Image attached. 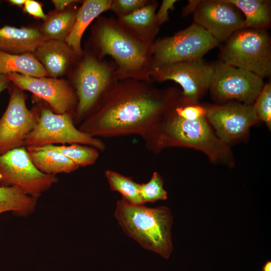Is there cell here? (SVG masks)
Listing matches in <instances>:
<instances>
[{
    "label": "cell",
    "instance_id": "obj_35",
    "mask_svg": "<svg viewBox=\"0 0 271 271\" xmlns=\"http://www.w3.org/2000/svg\"><path fill=\"white\" fill-rule=\"evenodd\" d=\"M8 2L13 5L22 7L24 5L26 0H10Z\"/></svg>",
    "mask_w": 271,
    "mask_h": 271
},
{
    "label": "cell",
    "instance_id": "obj_34",
    "mask_svg": "<svg viewBox=\"0 0 271 271\" xmlns=\"http://www.w3.org/2000/svg\"><path fill=\"white\" fill-rule=\"evenodd\" d=\"M10 81L5 75L0 74V93L6 89H8Z\"/></svg>",
    "mask_w": 271,
    "mask_h": 271
},
{
    "label": "cell",
    "instance_id": "obj_33",
    "mask_svg": "<svg viewBox=\"0 0 271 271\" xmlns=\"http://www.w3.org/2000/svg\"><path fill=\"white\" fill-rule=\"evenodd\" d=\"M52 2L57 11H62L65 10L68 6L78 1L74 0H53Z\"/></svg>",
    "mask_w": 271,
    "mask_h": 271
},
{
    "label": "cell",
    "instance_id": "obj_8",
    "mask_svg": "<svg viewBox=\"0 0 271 271\" xmlns=\"http://www.w3.org/2000/svg\"><path fill=\"white\" fill-rule=\"evenodd\" d=\"M57 144H78L91 146L99 151L105 149L104 143L80 131L70 113L57 114L51 108L40 107L38 121L26 137L24 146L43 147Z\"/></svg>",
    "mask_w": 271,
    "mask_h": 271
},
{
    "label": "cell",
    "instance_id": "obj_25",
    "mask_svg": "<svg viewBox=\"0 0 271 271\" xmlns=\"http://www.w3.org/2000/svg\"><path fill=\"white\" fill-rule=\"evenodd\" d=\"M104 175L111 190L119 193L122 198L131 204H145L140 194L141 184L135 182L132 177L123 176L111 170H106Z\"/></svg>",
    "mask_w": 271,
    "mask_h": 271
},
{
    "label": "cell",
    "instance_id": "obj_29",
    "mask_svg": "<svg viewBox=\"0 0 271 271\" xmlns=\"http://www.w3.org/2000/svg\"><path fill=\"white\" fill-rule=\"evenodd\" d=\"M147 0H112L110 10L117 18L128 15L147 5Z\"/></svg>",
    "mask_w": 271,
    "mask_h": 271
},
{
    "label": "cell",
    "instance_id": "obj_10",
    "mask_svg": "<svg viewBox=\"0 0 271 271\" xmlns=\"http://www.w3.org/2000/svg\"><path fill=\"white\" fill-rule=\"evenodd\" d=\"M212 66L209 90L213 99L220 102L235 100L246 104L254 103L264 85L263 78L221 61Z\"/></svg>",
    "mask_w": 271,
    "mask_h": 271
},
{
    "label": "cell",
    "instance_id": "obj_3",
    "mask_svg": "<svg viewBox=\"0 0 271 271\" xmlns=\"http://www.w3.org/2000/svg\"><path fill=\"white\" fill-rule=\"evenodd\" d=\"M170 107L143 140L150 151L159 154L170 147L192 148L203 152L212 163L234 167L231 149L218 138L206 116L186 119Z\"/></svg>",
    "mask_w": 271,
    "mask_h": 271
},
{
    "label": "cell",
    "instance_id": "obj_28",
    "mask_svg": "<svg viewBox=\"0 0 271 271\" xmlns=\"http://www.w3.org/2000/svg\"><path fill=\"white\" fill-rule=\"evenodd\" d=\"M253 106L259 121H263L270 129L271 83L270 82L263 85Z\"/></svg>",
    "mask_w": 271,
    "mask_h": 271
},
{
    "label": "cell",
    "instance_id": "obj_30",
    "mask_svg": "<svg viewBox=\"0 0 271 271\" xmlns=\"http://www.w3.org/2000/svg\"><path fill=\"white\" fill-rule=\"evenodd\" d=\"M177 2L176 0L162 1L158 11L156 13V22L159 27L169 21V11L174 9V4Z\"/></svg>",
    "mask_w": 271,
    "mask_h": 271
},
{
    "label": "cell",
    "instance_id": "obj_24",
    "mask_svg": "<svg viewBox=\"0 0 271 271\" xmlns=\"http://www.w3.org/2000/svg\"><path fill=\"white\" fill-rule=\"evenodd\" d=\"M76 12L65 9L47 16L41 30L46 40L65 41L74 26Z\"/></svg>",
    "mask_w": 271,
    "mask_h": 271
},
{
    "label": "cell",
    "instance_id": "obj_31",
    "mask_svg": "<svg viewBox=\"0 0 271 271\" xmlns=\"http://www.w3.org/2000/svg\"><path fill=\"white\" fill-rule=\"evenodd\" d=\"M24 11L36 18L45 20L47 18L43 12L42 4L34 0H26L24 5Z\"/></svg>",
    "mask_w": 271,
    "mask_h": 271
},
{
    "label": "cell",
    "instance_id": "obj_36",
    "mask_svg": "<svg viewBox=\"0 0 271 271\" xmlns=\"http://www.w3.org/2000/svg\"><path fill=\"white\" fill-rule=\"evenodd\" d=\"M262 271H271V261L267 260L262 267Z\"/></svg>",
    "mask_w": 271,
    "mask_h": 271
},
{
    "label": "cell",
    "instance_id": "obj_12",
    "mask_svg": "<svg viewBox=\"0 0 271 271\" xmlns=\"http://www.w3.org/2000/svg\"><path fill=\"white\" fill-rule=\"evenodd\" d=\"M206 107V117L218 138L229 144L245 137L259 120L253 104L235 101Z\"/></svg>",
    "mask_w": 271,
    "mask_h": 271
},
{
    "label": "cell",
    "instance_id": "obj_16",
    "mask_svg": "<svg viewBox=\"0 0 271 271\" xmlns=\"http://www.w3.org/2000/svg\"><path fill=\"white\" fill-rule=\"evenodd\" d=\"M47 73L56 78L64 75L78 58L65 41L46 40L33 53Z\"/></svg>",
    "mask_w": 271,
    "mask_h": 271
},
{
    "label": "cell",
    "instance_id": "obj_18",
    "mask_svg": "<svg viewBox=\"0 0 271 271\" xmlns=\"http://www.w3.org/2000/svg\"><path fill=\"white\" fill-rule=\"evenodd\" d=\"M112 2V0H85L77 11L74 26L65 42L78 57L83 54L81 41L85 30L100 14L110 10Z\"/></svg>",
    "mask_w": 271,
    "mask_h": 271
},
{
    "label": "cell",
    "instance_id": "obj_4",
    "mask_svg": "<svg viewBox=\"0 0 271 271\" xmlns=\"http://www.w3.org/2000/svg\"><path fill=\"white\" fill-rule=\"evenodd\" d=\"M114 215L124 232L143 248L169 258L173 246L169 208L133 205L122 198L116 203Z\"/></svg>",
    "mask_w": 271,
    "mask_h": 271
},
{
    "label": "cell",
    "instance_id": "obj_15",
    "mask_svg": "<svg viewBox=\"0 0 271 271\" xmlns=\"http://www.w3.org/2000/svg\"><path fill=\"white\" fill-rule=\"evenodd\" d=\"M193 14V23L205 29L220 44L244 28L242 14L227 0H201Z\"/></svg>",
    "mask_w": 271,
    "mask_h": 271
},
{
    "label": "cell",
    "instance_id": "obj_21",
    "mask_svg": "<svg viewBox=\"0 0 271 271\" xmlns=\"http://www.w3.org/2000/svg\"><path fill=\"white\" fill-rule=\"evenodd\" d=\"M12 73L33 77L49 75L33 53L12 54L0 51V74Z\"/></svg>",
    "mask_w": 271,
    "mask_h": 271
},
{
    "label": "cell",
    "instance_id": "obj_6",
    "mask_svg": "<svg viewBox=\"0 0 271 271\" xmlns=\"http://www.w3.org/2000/svg\"><path fill=\"white\" fill-rule=\"evenodd\" d=\"M219 45L207 31L193 23L172 36L154 42L152 47L153 73L177 62L201 59Z\"/></svg>",
    "mask_w": 271,
    "mask_h": 271
},
{
    "label": "cell",
    "instance_id": "obj_7",
    "mask_svg": "<svg viewBox=\"0 0 271 271\" xmlns=\"http://www.w3.org/2000/svg\"><path fill=\"white\" fill-rule=\"evenodd\" d=\"M117 80L114 62L99 60L94 54H87L81 60L73 79L78 100L73 115L76 126L79 125L102 94Z\"/></svg>",
    "mask_w": 271,
    "mask_h": 271
},
{
    "label": "cell",
    "instance_id": "obj_37",
    "mask_svg": "<svg viewBox=\"0 0 271 271\" xmlns=\"http://www.w3.org/2000/svg\"><path fill=\"white\" fill-rule=\"evenodd\" d=\"M1 214L0 213V215H1Z\"/></svg>",
    "mask_w": 271,
    "mask_h": 271
},
{
    "label": "cell",
    "instance_id": "obj_19",
    "mask_svg": "<svg viewBox=\"0 0 271 271\" xmlns=\"http://www.w3.org/2000/svg\"><path fill=\"white\" fill-rule=\"evenodd\" d=\"M157 6L156 1H150L144 7L128 15L118 17L117 19L124 26L154 43L160 28L156 20Z\"/></svg>",
    "mask_w": 271,
    "mask_h": 271
},
{
    "label": "cell",
    "instance_id": "obj_5",
    "mask_svg": "<svg viewBox=\"0 0 271 271\" xmlns=\"http://www.w3.org/2000/svg\"><path fill=\"white\" fill-rule=\"evenodd\" d=\"M221 61L262 78L271 74V39L267 31L242 28L224 42Z\"/></svg>",
    "mask_w": 271,
    "mask_h": 271
},
{
    "label": "cell",
    "instance_id": "obj_27",
    "mask_svg": "<svg viewBox=\"0 0 271 271\" xmlns=\"http://www.w3.org/2000/svg\"><path fill=\"white\" fill-rule=\"evenodd\" d=\"M164 183L161 175L155 172L148 182L141 184L140 194L144 204L167 199V192L164 188Z\"/></svg>",
    "mask_w": 271,
    "mask_h": 271
},
{
    "label": "cell",
    "instance_id": "obj_9",
    "mask_svg": "<svg viewBox=\"0 0 271 271\" xmlns=\"http://www.w3.org/2000/svg\"><path fill=\"white\" fill-rule=\"evenodd\" d=\"M55 176L39 171L32 163L25 147L0 155V186H17L37 199L57 183Z\"/></svg>",
    "mask_w": 271,
    "mask_h": 271
},
{
    "label": "cell",
    "instance_id": "obj_17",
    "mask_svg": "<svg viewBox=\"0 0 271 271\" xmlns=\"http://www.w3.org/2000/svg\"><path fill=\"white\" fill-rule=\"evenodd\" d=\"M46 40L41 31L36 29L10 26L0 28V51L9 54L34 53Z\"/></svg>",
    "mask_w": 271,
    "mask_h": 271
},
{
    "label": "cell",
    "instance_id": "obj_26",
    "mask_svg": "<svg viewBox=\"0 0 271 271\" xmlns=\"http://www.w3.org/2000/svg\"><path fill=\"white\" fill-rule=\"evenodd\" d=\"M34 147L55 151L71 160L79 167L94 164L99 157V151L96 148L78 144L69 146L49 145Z\"/></svg>",
    "mask_w": 271,
    "mask_h": 271
},
{
    "label": "cell",
    "instance_id": "obj_23",
    "mask_svg": "<svg viewBox=\"0 0 271 271\" xmlns=\"http://www.w3.org/2000/svg\"><path fill=\"white\" fill-rule=\"evenodd\" d=\"M37 201L18 187L0 186L1 214L10 212L15 216L26 217L35 212Z\"/></svg>",
    "mask_w": 271,
    "mask_h": 271
},
{
    "label": "cell",
    "instance_id": "obj_13",
    "mask_svg": "<svg viewBox=\"0 0 271 271\" xmlns=\"http://www.w3.org/2000/svg\"><path fill=\"white\" fill-rule=\"evenodd\" d=\"M213 73L212 65L202 59L173 64L153 73V81L172 80L182 88L180 97L190 104H198L209 90Z\"/></svg>",
    "mask_w": 271,
    "mask_h": 271
},
{
    "label": "cell",
    "instance_id": "obj_22",
    "mask_svg": "<svg viewBox=\"0 0 271 271\" xmlns=\"http://www.w3.org/2000/svg\"><path fill=\"white\" fill-rule=\"evenodd\" d=\"M244 17V28L267 31L271 24V1L269 0H227Z\"/></svg>",
    "mask_w": 271,
    "mask_h": 271
},
{
    "label": "cell",
    "instance_id": "obj_11",
    "mask_svg": "<svg viewBox=\"0 0 271 271\" xmlns=\"http://www.w3.org/2000/svg\"><path fill=\"white\" fill-rule=\"evenodd\" d=\"M8 89V104L0 118V155L24 147V141L36 126L40 115V108L27 107L23 91L15 85H9Z\"/></svg>",
    "mask_w": 271,
    "mask_h": 271
},
{
    "label": "cell",
    "instance_id": "obj_14",
    "mask_svg": "<svg viewBox=\"0 0 271 271\" xmlns=\"http://www.w3.org/2000/svg\"><path fill=\"white\" fill-rule=\"evenodd\" d=\"M22 91L27 90L44 100L57 114L74 115L77 104L75 91L68 82L56 78L33 77L16 73L5 75Z\"/></svg>",
    "mask_w": 271,
    "mask_h": 271
},
{
    "label": "cell",
    "instance_id": "obj_2",
    "mask_svg": "<svg viewBox=\"0 0 271 271\" xmlns=\"http://www.w3.org/2000/svg\"><path fill=\"white\" fill-rule=\"evenodd\" d=\"M94 55L102 60L110 56L118 80L133 79L153 81L152 47L142 37L112 17L99 18L92 32Z\"/></svg>",
    "mask_w": 271,
    "mask_h": 271
},
{
    "label": "cell",
    "instance_id": "obj_1",
    "mask_svg": "<svg viewBox=\"0 0 271 271\" xmlns=\"http://www.w3.org/2000/svg\"><path fill=\"white\" fill-rule=\"evenodd\" d=\"M117 80L102 94L78 129L96 138L137 134L144 140L180 94L176 87Z\"/></svg>",
    "mask_w": 271,
    "mask_h": 271
},
{
    "label": "cell",
    "instance_id": "obj_20",
    "mask_svg": "<svg viewBox=\"0 0 271 271\" xmlns=\"http://www.w3.org/2000/svg\"><path fill=\"white\" fill-rule=\"evenodd\" d=\"M35 167L41 172L51 176L70 173L79 167L60 153L52 150L34 147H26Z\"/></svg>",
    "mask_w": 271,
    "mask_h": 271
},
{
    "label": "cell",
    "instance_id": "obj_32",
    "mask_svg": "<svg viewBox=\"0 0 271 271\" xmlns=\"http://www.w3.org/2000/svg\"><path fill=\"white\" fill-rule=\"evenodd\" d=\"M201 0H189L187 5L185 6L182 11V15L187 16L191 13H194Z\"/></svg>",
    "mask_w": 271,
    "mask_h": 271
}]
</instances>
